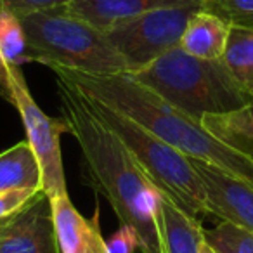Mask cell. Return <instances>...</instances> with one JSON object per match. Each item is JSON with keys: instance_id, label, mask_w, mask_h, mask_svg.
<instances>
[{"instance_id": "cell-1", "label": "cell", "mask_w": 253, "mask_h": 253, "mask_svg": "<svg viewBox=\"0 0 253 253\" xmlns=\"http://www.w3.org/2000/svg\"><path fill=\"white\" fill-rule=\"evenodd\" d=\"M61 113L78 141L90 187L109 201L120 225H130L141 239V253H162L156 207L160 191L130 151L92 111L75 85L56 77Z\"/></svg>"}, {"instance_id": "cell-2", "label": "cell", "mask_w": 253, "mask_h": 253, "mask_svg": "<svg viewBox=\"0 0 253 253\" xmlns=\"http://www.w3.org/2000/svg\"><path fill=\"white\" fill-rule=\"evenodd\" d=\"M52 71L85 95L130 116L189 158L213 163L253 184V158L222 144L205 130L201 122L139 84L128 71L116 75H88L63 68H54Z\"/></svg>"}, {"instance_id": "cell-3", "label": "cell", "mask_w": 253, "mask_h": 253, "mask_svg": "<svg viewBox=\"0 0 253 253\" xmlns=\"http://www.w3.org/2000/svg\"><path fill=\"white\" fill-rule=\"evenodd\" d=\"M130 75L198 122L207 115L234 111L253 101L232 80L222 61L200 59L180 47H173Z\"/></svg>"}, {"instance_id": "cell-4", "label": "cell", "mask_w": 253, "mask_h": 253, "mask_svg": "<svg viewBox=\"0 0 253 253\" xmlns=\"http://www.w3.org/2000/svg\"><path fill=\"white\" fill-rule=\"evenodd\" d=\"M28 63L88 75L126 73L128 68L102 30L64 7L23 16Z\"/></svg>"}, {"instance_id": "cell-5", "label": "cell", "mask_w": 253, "mask_h": 253, "mask_svg": "<svg viewBox=\"0 0 253 253\" xmlns=\"http://www.w3.org/2000/svg\"><path fill=\"white\" fill-rule=\"evenodd\" d=\"M87 99L95 116L123 142L160 193L167 194L193 217L203 218L208 215L203 184L189 156L156 137L130 116L97 99L88 95Z\"/></svg>"}, {"instance_id": "cell-6", "label": "cell", "mask_w": 253, "mask_h": 253, "mask_svg": "<svg viewBox=\"0 0 253 253\" xmlns=\"http://www.w3.org/2000/svg\"><path fill=\"white\" fill-rule=\"evenodd\" d=\"M7 101L18 109L26 130V141L39 160L43 193L49 198L68 193L61 155V135L70 134L64 116L52 118L37 104L23 77L21 66L9 68Z\"/></svg>"}, {"instance_id": "cell-7", "label": "cell", "mask_w": 253, "mask_h": 253, "mask_svg": "<svg viewBox=\"0 0 253 253\" xmlns=\"http://www.w3.org/2000/svg\"><path fill=\"white\" fill-rule=\"evenodd\" d=\"M198 9L200 5L158 9L118 23L104 33L126 63L128 73H134L180 45L187 21Z\"/></svg>"}, {"instance_id": "cell-8", "label": "cell", "mask_w": 253, "mask_h": 253, "mask_svg": "<svg viewBox=\"0 0 253 253\" xmlns=\"http://www.w3.org/2000/svg\"><path fill=\"white\" fill-rule=\"evenodd\" d=\"M191 163L203 184L207 213L253 231V184L205 160L191 158Z\"/></svg>"}, {"instance_id": "cell-9", "label": "cell", "mask_w": 253, "mask_h": 253, "mask_svg": "<svg viewBox=\"0 0 253 253\" xmlns=\"http://www.w3.org/2000/svg\"><path fill=\"white\" fill-rule=\"evenodd\" d=\"M0 253H61L50 198L43 191L18 213L0 220Z\"/></svg>"}, {"instance_id": "cell-10", "label": "cell", "mask_w": 253, "mask_h": 253, "mask_svg": "<svg viewBox=\"0 0 253 253\" xmlns=\"http://www.w3.org/2000/svg\"><path fill=\"white\" fill-rule=\"evenodd\" d=\"M54 232L61 253H106V239L99 225V205L92 217H84L70 194L63 193L50 198Z\"/></svg>"}, {"instance_id": "cell-11", "label": "cell", "mask_w": 253, "mask_h": 253, "mask_svg": "<svg viewBox=\"0 0 253 253\" xmlns=\"http://www.w3.org/2000/svg\"><path fill=\"white\" fill-rule=\"evenodd\" d=\"M187 5L201 7V0H71L64 9L106 32L118 23L146 12Z\"/></svg>"}, {"instance_id": "cell-12", "label": "cell", "mask_w": 253, "mask_h": 253, "mask_svg": "<svg viewBox=\"0 0 253 253\" xmlns=\"http://www.w3.org/2000/svg\"><path fill=\"white\" fill-rule=\"evenodd\" d=\"M162 253H200L205 239L201 218L189 215L167 194L160 193L156 207Z\"/></svg>"}, {"instance_id": "cell-13", "label": "cell", "mask_w": 253, "mask_h": 253, "mask_svg": "<svg viewBox=\"0 0 253 253\" xmlns=\"http://www.w3.org/2000/svg\"><path fill=\"white\" fill-rule=\"evenodd\" d=\"M231 25L218 16L198 9L187 21L180 39V49L200 59L220 61L224 56Z\"/></svg>"}, {"instance_id": "cell-14", "label": "cell", "mask_w": 253, "mask_h": 253, "mask_svg": "<svg viewBox=\"0 0 253 253\" xmlns=\"http://www.w3.org/2000/svg\"><path fill=\"white\" fill-rule=\"evenodd\" d=\"M201 125L222 144L253 158V101L220 115H207Z\"/></svg>"}, {"instance_id": "cell-15", "label": "cell", "mask_w": 253, "mask_h": 253, "mask_svg": "<svg viewBox=\"0 0 253 253\" xmlns=\"http://www.w3.org/2000/svg\"><path fill=\"white\" fill-rule=\"evenodd\" d=\"M16 187L42 189L39 160L28 141H21L0 153V191Z\"/></svg>"}, {"instance_id": "cell-16", "label": "cell", "mask_w": 253, "mask_h": 253, "mask_svg": "<svg viewBox=\"0 0 253 253\" xmlns=\"http://www.w3.org/2000/svg\"><path fill=\"white\" fill-rule=\"evenodd\" d=\"M220 61L232 80L253 97V28L231 26Z\"/></svg>"}, {"instance_id": "cell-17", "label": "cell", "mask_w": 253, "mask_h": 253, "mask_svg": "<svg viewBox=\"0 0 253 253\" xmlns=\"http://www.w3.org/2000/svg\"><path fill=\"white\" fill-rule=\"evenodd\" d=\"M0 56L9 66L28 63V42L21 19L7 9H0Z\"/></svg>"}, {"instance_id": "cell-18", "label": "cell", "mask_w": 253, "mask_h": 253, "mask_svg": "<svg viewBox=\"0 0 253 253\" xmlns=\"http://www.w3.org/2000/svg\"><path fill=\"white\" fill-rule=\"evenodd\" d=\"M205 239L215 253H253V231L227 222L205 231Z\"/></svg>"}, {"instance_id": "cell-19", "label": "cell", "mask_w": 253, "mask_h": 253, "mask_svg": "<svg viewBox=\"0 0 253 253\" xmlns=\"http://www.w3.org/2000/svg\"><path fill=\"white\" fill-rule=\"evenodd\" d=\"M201 9L231 26L253 28V0H201Z\"/></svg>"}, {"instance_id": "cell-20", "label": "cell", "mask_w": 253, "mask_h": 253, "mask_svg": "<svg viewBox=\"0 0 253 253\" xmlns=\"http://www.w3.org/2000/svg\"><path fill=\"white\" fill-rule=\"evenodd\" d=\"M43 189H33V187H16V189L0 191V220L18 213L26 207L37 194Z\"/></svg>"}, {"instance_id": "cell-21", "label": "cell", "mask_w": 253, "mask_h": 253, "mask_svg": "<svg viewBox=\"0 0 253 253\" xmlns=\"http://www.w3.org/2000/svg\"><path fill=\"white\" fill-rule=\"evenodd\" d=\"M71 0H0V9L14 12L18 18L33 14V12L49 11V9L64 7Z\"/></svg>"}, {"instance_id": "cell-22", "label": "cell", "mask_w": 253, "mask_h": 253, "mask_svg": "<svg viewBox=\"0 0 253 253\" xmlns=\"http://www.w3.org/2000/svg\"><path fill=\"white\" fill-rule=\"evenodd\" d=\"M141 245L139 234L130 225H120V229L106 239V253H135Z\"/></svg>"}, {"instance_id": "cell-23", "label": "cell", "mask_w": 253, "mask_h": 253, "mask_svg": "<svg viewBox=\"0 0 253 253\" xmlns=\"http://www.w3.org/2000/svg\"><path fill=\"white\" fill-rule=\"evenodd\" d=\"M9 64L0 56V95H4L5 99L9 97Z\"/></svg>"}, {"instance_id": "cell-24", "label": "cell", "mask_w": 253, "mask_h": 253, "mask_svg": "<svg viewBox=\"0 0 253 253\" xmlns=\"http://www.w3.org/2000/svg\"><path fill=\"white\" fill-rule=\"evenodd\" d=\"M200 253H215V250L208 245L207 239H203V243H201V248H200Z\"/></svg>"}]
</instances>
